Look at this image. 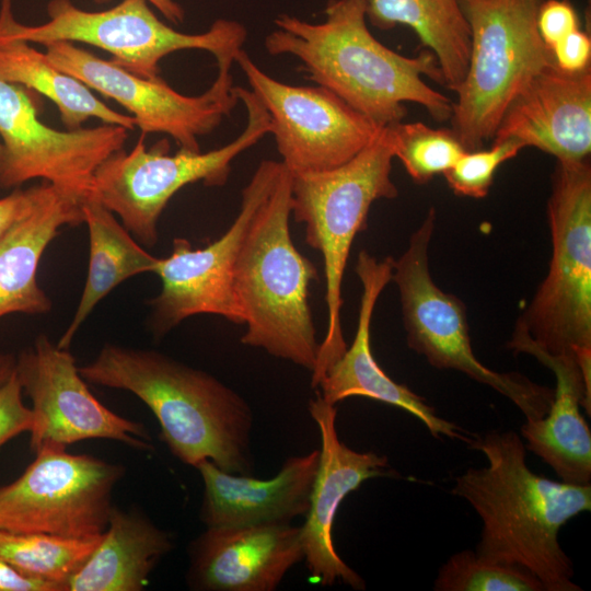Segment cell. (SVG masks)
Listing matches in <instances>:
<instances>
[{
	"mask_svg": "<svg viewBox=\"0 0 591 591\" xmlns=\"http://www.w3.org/2000/svg\"><path fill=\"white\" fill-rule=\"evenodd\" d=\"M324 13L321 23L279 15L265 37L266 51L296 57L310 81L380 128L403 121L408 102L422 106L437 121L451 119V99L422 79L444 85L430 50L407 57L380 43L368 28L367 0H329Z\"/></svg>",
	"mask_w": 591,
	"mask_h": 591,
	"instance_id": "6da1fadb",
	"label": "cell"
},
{
	"mask_svg": "<svg viewBox=\"0 0 591 591\" xmlns=\"http://www.w3.org/2000/svg\"><path fill=\"white\" fill-rule=\"evenodd\" d=\"M470 447L485 455L487 465L456 476L451 491L482 520L475 553L528 569L544 591H580L558 534L569 520L591 510V484L556 482L532 472L525 444L512 430L490 431Z\"/></svg>",
	"mask_w": 591,
	"mask_h": 591,
	"instance_id": "7a4b0ae2",
	"label": "cell"
},
{
	"mask_svg": "<svg viewBox=\"0 0 591 591\" xmlns=\"http://www.w3.org/2000/svg\"><path fill=\"white\" fill-rule=\"evenodd\" d=\"M79 372L89 383L141 399L184 464L195 467L209 460L228 473L251 475L252 409L212 374L157 350L117 344H105Z\"/></svg>",
	"mask_w": 591,
	"mask_h": 591,
	"instance_id": "3957f363",
	"label": "cell"
},
{
	"mask_svg": "<svg viewBox=\"0 0 591 591\" xmlns=\"http://www.w3.org/2000/svg\"><path fill=\"white\" fill-rule=\"evenodd\" d=\"M291 177L282 164L243 240L233 287L246 325L241 343L312 372L320 344L309 288L318 274L291 239Z\"/></svg>",
	"mask_w": 591,
	"mask_h": 591,
	"instance_id": "277c9868",
	"label": "cell"
},
{
	"mask_svg": "<svg viewBox=\"0 0 591 591\" xmlns=\"http://www.w3.org/2000/svg\"><path fill=\"white\" fill-rule=\"evenodd\" d=\"M548 273L520 315L509 349L591 361V166L557 161L547 206Z\"/></svg>",
	"mask_w": 591,
	"mask_h": 591,
	"instance_id": "5b68a950",
	"label": "cell"
},
{
	"mask_svg": "<svg viewBox=\"0 0 591 591\" xmlns=\"http://www.w3.org/2000/svg\"><path fill=\"white\" fill-rule=\"evenodd\" d=\"M394 150L389 127L348 162L321 172L291 174V216L305 225V241L323 257L327 327L312 371L316 387L326 369L346 350L341 327V286L356 235L367 228L372 204L393 199Z\"/></svg>",
	"mask_w": 591,
	"mask_h": 591,
	"instance_id": "8992f818",
	"label": "cell"
},
{
	"mask_svg": "<svg viewBox=\"0 0 591 591\" xmlns=\"http://www.w3.org/2000/svg\"><path fill=\"white\" fill-rule=\"evenodd\" d=\"M543 1L460 0L471 49L450 120L466 151L494 138L512 100L553 61L536 24Z\"/></svg>",
	"mask_w": 591,
	"mask_h": 591,
	"instance_id": "52a82bcc",
	"label": "cell"
},
{
	"mask_svg": "<svg viewBox=\"0 0 591 591\" xmlns=\"http://www.w3.org/2000/svg\"><path fill=\"white\" fill-rule=\"evenodd\" d=\"M48 21L39 25L19 23L12 0H1L0 36L46 45L83 43L111 54V61L146 79H160V61L186 49L210 53L216 63L232 60L247 37L245 26L219 19L200 34L176 31L161 21L146 0H121L102 11H86L71 0H49Z\"/></svg>",
	"mask_w": 591,
	"mask_h": 591,
	"instance_id": "ba28073f",
	"label": "cell"
},
{
	"mask_svg": "<svg viewBox=\"0 0 591 591\" xmlns=\"http://www.w3.org/2000/svg\"><path fill=\"white\" fill-rule=\"evenodd\" d=\"M247 121L231 142L208 151L169 154L166 140L147 150L143 137L128 152L118 150L95 171L91 193L140 243L158 242V221L171 198L188 184L223 186L232 161L270 134L267 111L251 90L236 86Z\"/></svg>",
	"mask_w": 591,
	"mask_h": 591,
	"instance_id": "9c48e42d",
	"label": "cell"
},
{
	"mask_svg": "<svg viewBox=\"0 0 591 591\" xmlns=\"http://www.w3.org/2000/svg\"><path fill=\"white\" fill-rule=\"evenodd\" d=\"M430 208L410 235L406 251L394 259L392 280L399 291L407 345L434 368L456 370L510 399L525 420H537L548 412L554 391L517 372H497L474 355L465 304L444 292L432 280L429 245L436 224Z\"/></svg>",
	"mask_w": 591,
	"mask_h": 591,
	"instance_id": "30bf717a",
	"label": "cell"
},
{
	"mask_svg": "<svg viewBox=\"0 0 591 591\" xmlns=\"http://www.w3.org/2000/svg\"><path fill=\"white\" fill-rule=\"evenodd\" d=\"M14 482L0 487V530L65 537L105 532L125 467L65 448H42Z\"/></svg>",
	"mask_w": 591,
	"mask_h": 591,
	"instance_id": "8fae6325",
	"label": "cell"
},
{
	"mask_svg": "<svg viewBox=\"0 0 591 591\" xmlns=\"http://www.w3.org/2000/svg\"><path fill=\"white\" fill-rule=\"evenodd\" d=\"M44 46L56 68L125 107L142 136L167 135L181 150L200 152L199 139L218 128L240 102L230 72L234 62L231 60L217 62L218 74L208 90L188 96L161 78L139 77L73 43Z\"/></svg>",
	"mask_w": 591,
	"mask_h": 591,
	"instance_id": "7c38bea8",
	"label": "cell"
},
{
	"mask_svg": "<svg viewBox=\"0 0 591 591\" xmlns=\"http://www.w3.org/2000/svg\"><path fill=\"white\" fill-rule=\"evenodd\" d=\"M282 163L262 161L242 189L240 211L230 228L204 248H193L184 237L173 240L170 256L160 258L154 274L161 290L148 301L149 328L161 338L184 320L212 314L243 324L234 294V268L250 224L270 194Z\"/></svg>",
	"mask_w": 591,
	"mask_h": 591,
	"instance_id": "4fadbf2b",
	"label": "cell"
},
{
	"mask_svg": "<svg viewBox=\"0 0 591 591\" xmlns=\"http://www.w3.org/2000/svg\"><path fill=\"white\" fill-rule=\"evenodd\" d=\"M234 62L267 111L280 162L291 174L337 167L356 157L382 129L325 88L276 80L243 48Z\"/></svg>",
	"mask_w": 591,
	"mask_h": 591,
	"instance_id": "5bb4252c",
	"label": "cell"
},
{
	"mask_svg": "<svg viewBox=\"0 0 591 591\" xmlns=\"http://www.w3.org/2000/svg\"><path fill=\"white\" fill-rule=\"evenodd\" d=\"M128 131L111 124L57 130L38 118L27 89L0 80V187L18 188L39 178L84 199L95 171L124 148Z\"/></svg>",
	"mask_w": 591,
	"mask_h": 591,
	"instance_id": "9a60e30c",
	"label": "cell"
},
{
	"mask_svg": "<svg viewBox=\"0 0 591 591\" xmlns=\"http://www.w3.org/2000/svg\"><path fill=\"white\" fill-rule=\"evenodd\" d=\"M15 374L32 401L30 445L65 448L89 439H109L137 450H152L150 434L140 422L124 418L104 406L89 390L76 358L46 335L23 349Z\"/></svg>",
	"mask_w": 591,
	"mask_h": 591,
	"instance_id": "2e32d148",
	"label": "cell"
},
{
	"mask_svg": "<svg viewBox=\"0 0 591 591\" xmlns=\"http://www.w3.org/2000/svg\"><path fill=\"white\" fill-rule=\"evenodd\" d=\"M309 412L320 431L321 449L309 510L300 526L303 560L313 583L323 587L343 583L364 590L363 578L341 559L334 546V521L345 497L363 482L399 477V474L390 466L386 456L355 451L338 438L335 405L316 394L309 403Z\"/></svg>",
	"mask_w": 591,
	"mask_h": 591,
	"instance_id": "e0dca14e",
	"label": "cell"
},
{
	"mask_svg": "<svg viewBox=\"0 0 591 591\" xmlns=\"http://www.w3.org/2000/svg\"><path fill=\"white\" fill-rule=\"evenodd\" d=\"M394 259H378L367 251L358 255L355 271L362 285L358 326L350 347L324 372L315 389L326 403L335 405L362 396L389 404L418 418L436 439L447 437L468 445L475 438L457 425L441 418L434 408L407 386L393 381L373 357L370 327L375 303L392 280Z\"/></svg>",
	"mask_w": 591,
	"mask_h": 591,
	"instance_id": "ac0fdd59",
	"label": "cell"
},
{
	"mask_svg": "<svg viewBox=\"0 0 591 591\" xmlns=\"http://www.w3.org/2000/svg\"><path fill=\"white\" fill-rule=\"evenodd\" d=\"M187 582L199 591H273L303 560L301 528H207L189 545Z\"/></svg>",
	"mask_w": 591,
	"mask_h": 591,
	"instance_id": "d6986e66",
	"label": "cell"
},
{
	"mask_svg": "<svg viewBox=\"0 0 591 591\" xmlns=\"http://www.w3.org/2000/svg\"><path fill=\"white\" fill-rule=\"evenodd\" d=\"M493 140L536 148L557 161L587 160L591 151V68L567 72L553 60L512 100Z\"/></svg>",
	"mask_w": 591,
	"mask_h": 591,
	"instance_id": "ffe728a7",
	"label": "cell"
},
{
	"mask_svg": "<svg viewBox=\"0 0 591 591\" xmlns=\"http://www.w3.org/2000/svg\"><path fill=\"white\" fill-rule=\"evenodd\" d=\"M318 460L320 450L290 456L268 479L199 462L195 468L204 483L201 521L206 528L291 523L309 510Z\"/></svg>",
	"mask_w": 591,
	"mask_h": 591,
	"instance_id": "44dd1931",
	"label": "cell"
},
{
	"mask_svg": "<svg viewBox=\"0 0 591 591\" xmlns=\"http://www.w3.org/2000/svg\"><path fill=\"white\" fill-rule=\"evenodd\" d=\"M28 190L26 208L0 240V318L51 310L37 282L42 256L62 227L83 223V199L44 181Z\"/></svg>",
	"mask_w": 591,
	"mask_h": 591,
	"instance_id": "7402d4cb",
	"label": "cell"
},
{
	"mask_svg": "<svg viewBox=\"0 0 591 591\" xmlns=\"http://www.w3.org/2000/svg\"><path fill=\"white\" fill-rule=\"evenodd\" d=\"M529 355L551 369L556 378L552 405L537 420L521 427L525 448L540 456L560 480L591 484V432L580 413L591 414V390L587 387L575 357L533 350Z\"/></svg>",
	"mask_w": 591,
	"mask_h": 591,
	"instance_id": "603a6c76",
	"label": "cell"
},
{
	"mask_svg": "<svg viewBox=\"0 0 591 591\" xmlns=\"http://www.w3.org/2000/svg\"><path fill=\"white\" fill-rule=\"evenodd\" d=\"M172 535L136 508L113 507L102 538L65 591H140L158 561L173 548Z\"/></svg>",
	"mask_w": 591,
	"mask_h": 591,
	"instance_id": "cb8c5ba5",
	"label": "cell"
},
{
	"mask_svg": "<svg viewBox=\"0 0 591 591\" xmlns=\"http://www.w3.org/2000/svg\"><path fill=\"white\" fill-rule=\"evenodd\" d=\"M82 212L89 231V266L78 306L57 343L67 349L101 300L123 281L142 273H154L160 262L92 195L83 199Z\"/></svg>",
	"mask_w": 591,
	"mask_h": 591,
	"instance_id": "d4e9b609",
	"label": "cell"
},
{
	"mask_svg": "<svg viewBox=\"0 0 591 591\" xmlns=\"http://www.w3.org/2000/svg\"><path fill=\"white\" fill-rule=\"evenodd\" d=\"M0 80L47 97L56 105L68 130L82 128L90 118L128 130L136 128L131 115L103 103L81 81L56 68L31 43L0 36Z\"/></svg>",
	"mask_w": 591,
	"mask_h": 591,
	"instance_id": "484cf974",
	"label": "cell"
},
{
	"mask_svg": "<svg viewBox=\"0 0 591 591\" xmlns=\"http://www.w3.org/2000/svg\"><path fill=\"white\" fill-rule=\"evenodd\" d=\"M367 20L383 31L410 27L434 55L444 86L453 91L462 82L471 35L460 0H367Z\"/></svg>",
	"mask_w": 591,
	"mask_h": 591,
	"instance_id": "4316f807",
	"label": "cell"
},
{
	"mask_svg": "<svg viewBox=\"0 0 591 591\" xmlns=\"http://www.w3.org/2000/svg\"><path fill=\"white\" fill-rule=\"evenodd\" d=\"M102 535L79 538L0 530V560L65 591L68 580L88 560Z\"/></svg>",
	"mask_w": 591,
	"mask_h": 591,
	"instance_id": "83f0119b",
	"label": "cell"
},
{
	"mask_svg": "<svg viewBox=\"0 0 591 591\" xmlns=\"http://www.w3.org/2000/svg\"><path fill=\"white\" fill-rule=\"evenodd\" d=\"M394 158L417 184H426L449 171L466 151L452 128L399 121L389 126Z\"/></svg>",
	"mask_w": 591,
	"mask_h": 591,
	"instance_id": "f1b7e54d",
	"label": "cell"
},
{
	"mask_svg": "<svg viewBox=\"0 0 591 591\" xmlns=\"http://www.w3.org/2000/svg\"><path fill=\"white\" fill-rule=\"evenodd\" d=\"M436 591H544L540 580L528 569L491 561L475 551L453 554L439 569Z\"/></svg>",
	"mask_w": 591,
	"mask_h": 591,
	"instance_id": "f546056e",
	"label": "cell"
},
{
	"mask_svg": "<svg viewBox=\"0 0 591 591\" xmlns=\"http://www.w3.org/2000/svg\"><path fill=\"white\" fill-rule=\"evenodd\" d=\"M520 150L522 147L512 140L493 141L488 150L465 151L443 175L454 194L484 198L498 167L514 158Z\"/></svg>",
	"mask_w": 591,
	"mask_h": 591,
	"instance_id": "4dcf8cb0",
	"label": "cell"
},
{
	"mask_svg": "<svg viewBox=\"0 0 591 591\" xmlns=\"http://www.w3.org/2000/svg\"><path fill=\"white\" fill-rule=\"evenodd\" d=\"M23 390L15 371L0 385V448L22 432H30L33 412L22 399Z\"/></svg>",
	"mask_w": 591,
	"mask_h": 591,
	"instance_id": "1f68e13d",
	"label": "cell"
},
{
	"mask_svg": "<svg viewBox=\"0 0 591 591\" xmlns=\"http://www.w3.org/2000/svg\"><path fill=\"white\" fill-rule=\"evenodd\" d=\"M537 31L551 49L558 40L579 30L576 10L566 0H544L537 12Z\"/></svg>",
	"mask_w": 591,
	"mask_h": 591,
	"instance_id": "d6a6232c",
	"label": "cell"
},
{
	"mask_svg": "<svg viewBox=\"0 0 591 591\" xmlns=\"http://www.w3.org/2000/svg\"><path fill=\"white\" fill-rule=\"evenodd\" d=\"M555 65L567 72H580L591 68V39L580 30L573 31L552 48Z\"/></svg>",
	"mask_w": 591,
	"mask_h": 591,
	"instance_id": "836d02e7",
	"label": "cell"
},
{
	"mask_svg": "<svg viewBox=\"0 0 591 591\" xmlns=\"http://www.w3.org/2000/svg\"><path fill=\"white\" fill-rule=\"evenodd\" d=\"M0 591H61L56 583L26 576L0 560Z\"/></svg>",
	"mask_w": 591,
	"mask_h": 591,
	"instance_id": "e575fe53",
	"label": "cell"
},
{
	"mask_svg": "<svg viewBox=\"0 0 591 591\" xmlns=\"http://www.w3.org/2000/svg\"><path fill=\"white\" fill-rule=\"evenodd\" d=\"M30 200V190L15 188L0 198V240L21 216Z\"/></svg>",
	"mask_w": 591,
	"mask_h": 591,
	"instance_id": "d590c367",
	"label": "cell"
},
{
	"mask_svg": "<svg viewBox=\"0 0 591 591\" xmlns=\"http://www.w3.org/2000/svg\"><path fill=\"white\" fill-rule=\"evenodd\" d=\"M95 3L103 4L111 0H93ZM153 5L170 23L178 25L185 20V10L175 0H146Z\"/></svg>",
	"mask_w": 591,
	"mask_h": 591,
	"instance_id": "8d00e7d4",
	"label": "cell"
},
{
	"mask_svg": "<svg viewBox=\"0 0 591 591\" xmlns=\"http://www.w3.org/2000/svg\"><path fill=\"white\" fill-rule=\"evenodd\" d=\"M15 360L16 357L11 354L0 352V385L14 372Z\"/></svg>",
	"mask_w": 591,
	"mask_h": 591,
	"instance_id": "74e56055",
	"label": "cell"
},
{
	"mask_svg": "<svg viewBox=\"0 0 591 591\" xmlns=\"http://www.w3.org/2000/svg\"><path fill=\"white\" fill-rule=\"evenodd\" d=\"M2 154H3V149H2V144L0 142V164H1V161H2Z\"/></svg>",
	"mask_w": 591,
	"mask_h": 591,
	"instance_id": "f35d334b",
	"label": "cell"
}]
</instances>
